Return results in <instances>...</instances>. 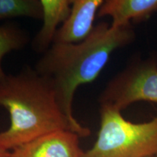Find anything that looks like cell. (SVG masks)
I'll use <instances>...</instances> for the list:
<instances>
[{
	"label": "cell",
	"mask_w": 157,
	"mask_h": 157,
	"mask_svg": "<svg viewBox=\"0 0 157 157\" xmlns=\"http://www.w3.org/2000/svg\"><path fill=\"white\" fill-rule=\"evenodd\" d=\"M0 106L10 117L9 128L0 132V147L9 151L56 131L70 130L80 137L90 135L89 128L66 117L51 82L29 66L0 81Z\"/></svg>",
	"instance_id": "cell-1"
},
{
	"label": "cell",
	"mask_w": 157,
	"mask_h": 157,
	"mask_svg": "<svg viewBox=\"0 0 157 157\" xmlns=\"http://www.w3.org/2000/svg\"><path fill=\"white\" fill-rule=\"evenodd\" d=\"M132 26L113 28L106 22L95 25L87 39L76 44L53 43L35 64L34 69L52 84L60 109L71 121L77 88L95 81L115 50L135 39Z\"/></svg>",
	"instance_id": "cell-2"
},
{
	"label": "cell",
	"mask_w": 157,
	"mask_h": 157,
	"mask_svg": "<svg viewBox=\"0 0 157 157\" xmlns=\"http://www.w3.org/2000/svg\"><path fill=\"white\" fill-rule=\"evenodd\" d=\"M101 126L95 144L82 157H148L157 155V115L133 123L112 108L100 106Z\"/></svg>",
	"instance_id": "cell-3"
},
{
	"label": "cell",
	"mask_w": 157,
	"mask_h": 157,
	"mask_svg": "<svg viewBox=\"0 0 157 157\" xmlns=\"http://www.w3.org/2000/svg\"><path fill=\"white\" fill-rule=\"evenodd\" d=\"M157 103V58H133L111 78L98 97L100 106L122 111L132 104Z\"/></svg>",
	"instance_id": "cell-4"
},
{
	"label": "cell",
	"mask_w": 157,
	"mask_h": 157,
	"mask_svg": "<svg viewBox=\"0 0 157 157\" xmlns=\"http://www.w3.org/2000/svg\"><path fill=\"white\" fill-rule=\"evenodd\" d=\"M79 137L70 130L56 131L13 149L10 157H82Z\"/></svg>",
	"instance_id": "cell-5"
},
{
	"label": "cell",
	"mask_w": 157,
	"mask_h": 157,
	"mask_svg": "<svg viewBox=\"0 0 157 157\" xmlns=\"http://www.w3.org/2000/svg\"><path fill=\"white\" fill-rule=\"evenodd\" d=\"M103 0H73L69 15L59 27L53 43L76 44L86 39Z\"/></svg>",
	"instance_id": "cell-6"
},
{
	"label": "cell",
	"mask_w": 157,
	"mask_h": 157,
	"mask_svg": "<svg viewBox=\"0 0 157 157\" xmlns=\"http://www.w3.org/2000/svg\"><path fill=\"white\" fill-rule=\"evenodd\" d=\"M156 12L157 0H105L98 16L111 17V27L123 28L146 21Z\"/></svg>",
	"instance_id": "cell-7"
},
{
	"label": "cell",
	"mask_w": 157,
	"mask_h": 157,
	"mask_svg": "<svg viewBox=\"0 0 157 157\" xmlns=\"http://www.w3.org/2000/svg\"><path fill=\"white\" fill-rule=\"evenodd\" d=\"M73 0H40L42 25L31 42L33 50L43 54L53 44L60 24L69 15Z\"/></svg>",
	"instance_id": "cell-8"
},
{
	"label": "cell",
	"mask_w": 157,
	"mask_h": 157,
	"mask_svg": "<svg viewBox=\"0 0 157 157\" xmlns=\"http://www.w3.org/2000/svg\"><path fill=\"white\" fill-rule=\"evenodd\" d=\"M29 42L28 34L14 23L0 25V81L6 76L2 66L4 57L13 51L22 50Z\"/></svg>",
	"instance_id": "cell-9"
},
{
	"label": "cell",
	"mask_w": 157,
	"mask_h": 157,
	"mask_svg": "<svg viewBox=\"0 0 157 157\" xmlns=\"http://www.w3.org/2000/svg\"><path fill=\"white\" fill-rule=\"evenodd\" d=\"M21 17L42 20L40 0H0V21Z\"/></svg>",
	"instance_id": "cell-10"
},
{
	"label": "cell",
	"mask_w": 157,
	"mask_h": 157,
	"mask_svg": "<svg viewBox=\"0 0 157 157\" xmlns=\"http://www.w3.org/2000/svg\"><path fill=\"white\" fill-rule=\"evenodd\" d=\"M10 156V151L0 147V157H9Z\"/></svg>",
	"instance_id": "cell-11"
},
{
	"label": "cell",
	"mask_w": 157,
	"mask_h": 157,
	"mask_svg": "<svg viewBox=\"0 0 157 157\" xmlns=\"http://www.w3.org/2000/svg\"><path fill=\"white\" fill-rule=\"evenodd\" d=\"M148 157H157V155H155V156H148Z\"/></svg>",
	"instance_id": "cell-12"
},
{
	"label": "cell",
	"mask_w": 157,
	"mask_h": 157,
	"mask_svg": "<svg viewBox=\"0 0 157 157\" xmlns=\"http://www.w3.org/2000/svg\"><path fill=\"white\" fill-rule=\"evenodd\" d=\"M9 157H10V156H9Z\"/></svg>",
	"instance_id": "cell-13"
}]
</instances>
